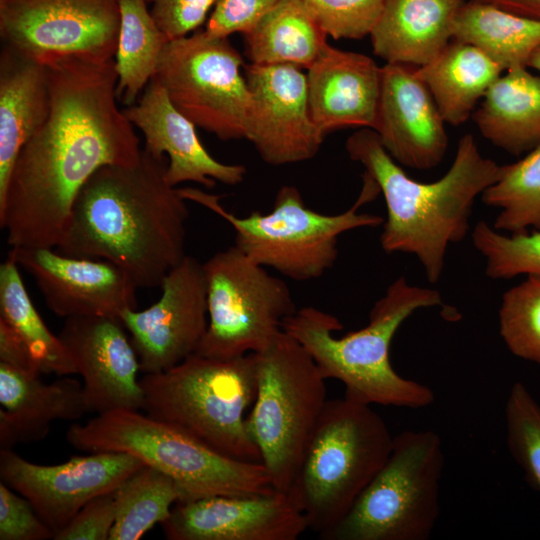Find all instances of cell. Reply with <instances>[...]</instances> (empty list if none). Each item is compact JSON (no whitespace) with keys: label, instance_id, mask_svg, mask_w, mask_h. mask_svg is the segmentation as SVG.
<instances>
[{"label":"cell","instance_id":"cell-13","mask_svg":"<svg viewBox=\"0 0 540 540\" xmlns=\"http://www.w3.org/2000/svg\"><path fill=\"white\" fill-rule=\"evenodd\" d=\"M120 0H0L3 45L34 55L115 57Z\"/></svg>","mask_w":540,"mask_h":540},{"label":"cell","instance_id":"cell-16","mask_svg":"<svg viewBox=\"0 0 540 540\" xmlns=\"http://www.w3.org/2000/svg\"><path fill=\"white\" fill-rule=\"evenodd\" d=\"M251 94L245 139L269 165L312 159L325 136L309 110L306 74L294 65H246Z\"/></svg>","mask_w":540,"mask_h":540},{"label":"cell","instance_id":"cell-42","mask_svg":"<svg viewBox=\"0 0 540 540\" xmlns=\"http://www.w3.org/2000/svg\"><path fill=\"white\" fill-rule=\"evenodd\" d=\"M0 363L22 372L41 375L26 344L2 319H0Z\"/></svg>","mask_w":540,"mask_h":540},{"label":"cell","instance_id":"cell-44","mask_svg":"<svg viewBox=\"0 0 540 540\" xmlns=\"http://www.w3.org/2000/svg\"><path fill=\"white\" fill-rule=\"evenodd\" d=\"M528 67H532L540 71V46L531 55L528 62Z\"/></svg>","mask_w":540,"mask_h":540},{"label":"cell","instance_id":"cell-25","mask_svg":"<svg viewBox=\"0 0 540 540\" xmlns=\"http://www.w3.org/2000/svg\"><path fill=\"white\" fill-rule=\"evenodd\" d=\"M466 0H385L370 37L386 63L423 66L453 37L455 16Z\"/></svg>","mask_w":540,"mask_h":540},{"label":"cell","instance_id":"cell-32","mask_svg":"<svg viewBox=\"0 0 540 540\" xmlns=\"http://www.w3.org/2000/svg\"><path fill=\"white\" fill-rule=\"evenodd\" d=\"M116 520L110 540H137L165 522L185 495L178 483L162 471L144 465L115 489Z\"/></svg>","mask_w":540,"mask_h":540},{"label":"cell","instance_id":"cell-40","mask_svg":"<svg viewBox=\"0 0 540 540\" xmlns=\"http://www.w3.org/2000/svg\"><path fill=\"white\" fill-rule=\"evenodd\" d=\"M116 520L115 490L87 502L54 540H110Z\"/></svg>","mask_w":540,"mask_h":540},{"label":"cell","instance_id":"cell-39","mask_svg":"<svg viewBox=\"0 0 540 540\" xmlns=\"http://www.w3.org/2000/svg\"><path fill=\"white\" fill-rule=\"evenodd\" d=\"M281 0H217L206 25L214 36L249 33Z\"/></svg>","mask_w":540,"mask_h":540},{"label":"cell","instance_id":"cell-9","mask_svg":"<svg viewBox=\"0 0 540 540\" xmlns=\"http://www.w3.org/2000/svg\"><path fill=\"white\" fill-rule=\"evenodd\" d=\"M254 354L257 388L247 428L273 488L288 493L328 401L326 379L306 349L284 331Z\"/></svg>","mask_w":540,"mask_h":540},{"label":"cell","instance_id":"cell-4","mask_svg":"<svg viewBox=\"0 0 540 540\" xmlns=\"http://www.w3.org/2000/svg\"><path fill=\"white\" fill-rule=\"evenodd\" d=\"M442 305L439 291L412 285L401 276L373 305L368 324L337 337L343 325L321 309L305 306L283 322V331L312 356L325 379L345 386V398L366 404L409 409L431 405L435 396L426 385L399 375L390 362L397 330L419 309Z\"/></svg>","mask_w":540,"mask_h":540},{"label":"cell","instance_id":"cell-2","mask_svg":"<svg viewBox=\"0 0 540 540\" xmlns=\"http://www.w3.org/2000/svg\"><path fill=\"white\" fill-rule=\"evenodd\" d=\"M168 159L142 149L130 164L99 168L77 195L57 251L122 268L155 288L185 257L189 209L167 179Z\"/></svg>","mask_w":540,"mask_h":540},{"label":"cell","instance_id":"cell-20","mask_svg":"<svg viewBox=\"0 0 540 540\" xmlns=\"http://www.w3.org/2000/svg\"><path fill=\"white\" fill-rule=\"evenodd\" d=\"M444 123L415 66L386 63L381 67L374 131L398 164L428 170L441 163L448 148Z\"/></svg>","mask_w":540,"mask_h":540},{"label":"cell","instance_id":"cell-23","mask_svg":"<svg viewBox=\"0 0 540 540\" xmlns=\"http://www.w3.org/2000/svg\"><path fill=\"white\" fill-rule=\"evenodd\" d=\"M40 376L0 363V449L43 440L54 421L88 412L79 380L66 375L45 383Z\"/></svg>","mask_w":540,"mask_h":540},{"label":"cell","instance_id":"cell-17","mask_svg":"<svg viewBox=\"0 0 540 540\" xmlns=\"http://www.w3.org/2000/svg\"><path fill=\"white\" fill-rule=\"evenodd\" d=\"M8 257L31 275L48 308L57 316L119 317L136 309L132 278L102 259L65 255L52 248H11Z\"/></svg>","mask_w":540,"mask_h":540},{"label":"cell","instance_id":"cell-15","mask_svg":"<svg viewBox=\"0 0 540 540\" xmlns=\"http://www.w3.org/2000/svg\"><path fill=\"white\" fill-rule=\"evenodd\" d=\"M161 296L150 307L126 309L120 319L130 334L140 371H166L194 354L207 330L203 263L186 257L163 278Z\"/></svg>","mask_w":540,"mask_h":540},{"label":"cell","instance_id":"cell-34","mask_svg":"<svg viewBox=\"0 0 540 540\" xmlns=\"http://www.w3.org/2000/svg\"><path fill=\"white\" fill-rule=\"evenodd\" d=\"M471 237L475 249L484 258L489 278L540 277V231L507 234L479 221Z\"/></svg>","mask_w":540,"mask_h":540},{"label":"cell","instance_id":"cell-1","mask_svg":"<svg viewBox=\"0 0 540 540\" xmlns=\"http://www.w3.org/2000/svg\"><path fill=\"white\" fill-rule=\"evenodd\" d=\"M50 80V111L19 152L0 196V226L11 248H55L87 180L109 164L141 155L133 124L117 105L115 60L40 56Z\"/></svg>","mask_w":540,"mask_h":540},{"label":"cell","instance_id":"cell-41","mask_svg":"<svg viewBox=\"0 0 540 540\" xmlns=\"http://www.w3.org/2000/svg\"><path fill=\"white\" fill-rule=\"evenodd\" d=\"M150 13L169 40L189 35L199 28L217 0H146Z\"/></svg>","mask_w":540,"mask_h":540},{"label":"cell","instance_id":"cell-5","mask_svg":"<svg viewBox=\"0 0 540 540\" xmlns=\"http://www.w3.org/2000/svg\"><path fill=\"white\" fill-rule=\"evenodd\" d=\"M141 410L216 452L261 462L246 423L257 388L254 353L216 359L194 353L161 372L145 373Z\"/></svg>","mask_w":540,"mask_h":540},{"label":"cell","instance_id":"cell-8","mask_svg":"<svg viewBox=\"0 0 540 540\" xmlns=\"http://www.w3.org/2000/svg\"><path fill=\"white\" fill-rule=\"evenodd\" d=\"M66 440L85 452H123L136 456L145 465L172 477L184 492L185 501L275 490L261 462L226 457L139 410L97 414L84 424L71 425Z\"/></svg>","mask_w":540,"mask_h":540},{"label":"cell","instance_id":"cell-21","mask_svg":"<svg viewBox=\"0 0 540 540\" xmlns=\"http://www.w3.org/2000/svg\"><path fill=\"white\" fill-rule=\"evenodd\" d=\"M145 139L144 150L168 159L167 179L173 186L195 182L213 188L216 182L237 185L246 168L225 164L211 156L200 142L196 126L171 103L164 87L153 77L139 99L123 109Z\"/></svg>","mask_w":540,"mask_h":540},{"label":"cell","instance_id":"cell-19","mask_svg":"<svg viewBox=\"0 0 540 540\" xmlns=\"http://www.w3.org/2000/svg\"><path fill=\"white\" fill-rule=\"evenodd\" d=\"M161 526L169 540H296L308 529L288 493L277 490L178 502Z\"/></svg>","mask_w":540,"mask_h":540},{"label":"cell","instance_id":"cell-30","mask_svg":"<svg viewBox=\"0 0 540 540\" xmlns=\"http://www.w3.org/2000/svg\"><path fill=\"white\" fill-rule=\"evenodd\" d=\"M120 29L115 53L118 100L127 106L139 99L155 76L170 41L154 21L146 0H120Z\"/></svg>","mask_w":540,"mask_h":540},{"label":"cell","instance_id":"cell-31","mask_svg":"<svg viewBox=\"0 0 540 540\" xmlns=\"http://www.w3.org/2000/svg\"><path fill=\"white\" fill-rule=\"evenodd\" d=\"M10 257L0 265V319L23 340L41 374H77L75 363L58 335H54L34 307Z\"/></svg>","mask_w":540,"mask_h":540},{"label":"cell","instance_id":"cell-6","mask_svg":"<svg viewBox=\"0 0 540 540\" xmlns=\"http://www.w3.org/2000/svg\"><path fill=\"white\" fill-rule=\"evenodd\" d=\"M393 440L371 405L327 401L288 491L308 529L321 536L347 515L388 459Z\"/></svg>","mask_w":540,"mask_h":540},{"label":"cell","instance_id":"cell-12","mask_svg":"<svg viewBox=\"0 0 540 540\" xmlns=\"http://www.w3.org/2000/svg\"><path fill=\"white\" fill-rule=\"evenodd\" d=\"M243 59L228 38L206 30L170 40L155 78L186 118L222 141L245 139L251 94Z\"/></svg>","mask_w":540,"mask_h":540},{"label":"cell","instance_id":"cell-26","mask_svg":"<svg viewBox=\"0 0 540 540\" xmlns=\"http://www.w3.org/2000/svg\"><path fill=\"white\" fill-rule=\"evenodd\" d=\"M484 138L498 148L521 155L540 144V76L517 67L489 87L473 114Z\"/></svg>","mask_w":540,"mask_h":540},{"label":"cell","instance_id":"cell-3","mask_svg":"<svg viewBox=\"0 0 540 540\" xmlns=\"http://www.w3.org/2000/svg\"><path fill=\"white\" fill-rule=\"evenodd\" d=\"M345 148L383 194L387 218L380 235L382 249L415 256L427 280L438 282L448 247L466 237L474 202L499 179L502 165L484 157L471 134L461 137L449 170L431 183L410 178L373 129L350 135Z\"/></svg>","mask_w":540,"mask_h":540},{"label":"cell","instance_id":"cell-18","mask_svg":"<svg viewBox=\"0 0 540 540\" xmlns=\"http://www.w3.org/2000/svg\"><path fill=\"white\" fill-rule=\"evenodd\" d=\"M119 317L72 316L58 334L83 379L88 412L141 410L137 353Z\"/></svg>","mask_w":540,"mask_h":540},{"label":"cell","instance_id":"cell-7","mask_svg":"<svg viewBox=\"0 0 540 540\" xmlns=\"http://www.w3.org/2000/svg\"><path fill=\"white\" fill-rule=\"evenodd\" d=\"M180 194L222 217L234 230L235 246L253 261L295 281L319 279L336 262L339 236L358 228L377 227L382 217L359 212L380 193L375 181L363 175V188L346 211L323 214L307 207L293 185L282 186L268 213L253 211L239 217L227 211L220 197L195 188Z\"/></svg>","mask_w":540,"mask_h":540},{"label":"cell","instance_id":"cell-43","mask_svg":"<svg viewBox=\"0 0 540 540\" xmlns=\"http://www.w3.org/2000/svg\"><path fill=\"white\" fill-rule=\"evenodd\" d=\"M490 4L509 13L540 21V0H472Z\"/></svg>","mask_w":540,"mask_h":540},{"label":"cell","instance_id":"cell-11","mask_svg":"<svg viewBox=\"0 0 540 540\" xmlns=\"http://www.w3.org/2000/svg\"><path fill=\"white\" fill-rule=\"evenodd\" d=\"M208 326L195 353L230 359L267 348L296 312L286 282L235 245L203 263Z\"/></svg>","mask_w":540,"mask_h":540},{"label":"cell","instance_id":"cell-10","mask_svg":"<svg viewBox=\"0 0 540 540\" xmlns=\"http://www.w3.org/2000/svg\"><path fill=\"white\" fill-rule=\"evenodd\" d=\"M442 440L433 430L394 436L381 469L325 540H426L440 514Z\"/></svg>","mask_w":540,"mask_h":540},{"label":"cell","instance_id":"cell-33","mask_svg":"<svg viewBox=\"0 0 540 540\" xmlns=\"http://www.w3.org/2000/svg\"><path fill=\"white\" fill-rule=\"evenodd\" d=\"M481 197L499 211L492 225L496 230L540 231V144L517 162L502 165L499 179Z\"/></svg>","mask_w":540,"mask_h":540},{"label":"cell","instance_id":"cell-22","mask_svg":"<svg viewBox=\"0 0 540 540\" xmlns=\"http://www.w3.org/2000/svg\"><path fill=\"white\" fill-rule=\"evenodd\" d=\"M381 67L361 53L328 43L306 74L311 118L326 134L344 128H375Z\"/></svg>","mask_w":540,"mask_h":540},{"label":"cell","instance_id":"cell-27","mask_svg":"<svg viewBox=\"0 0 540 540\" xmlns=\"http://www.w3.org/2000/svg\"><path fill=\"white\" fill-rule=\"evenodd\" d=\"M504 70L475 46L451 40L431 62L416 67L445 122L464 124Z\"/></svg>","mask_w":540,"mask_h":540},{"label":"cell","instance_id":"cell-28","mask_svg":"<svg viewBox=\"0 0 540 540\" xmlns=\"http://www.w3.org/2000/svg\"><path fill=\"white\" fill-rule=\"evenodd\" d=\"M452 39L475 46L503 70L528 67L540 46V21L466 0L455 16Z\"/></svg>","mask_w":540,"mask_h":540},{"label":"cell","instance_id":"cell-35","mask_svg":"<svg viewBox=\"0 0 540 540\" xmlns=\"http://www.w3.org/2000/svg\"><path fill=\"white\" fill-rule=\"evenodd\" d=\"M498 318L508 350L540 366V277L526 276L508 289L502 295Z\"/></svg>","mask_w":540,"mask_h":540},{"label":"cell","instance_id":"cell-29","mask_svg":"<svg viewBox=\"0 0 540 540\" xmlns=\"http://www.w3.org/2000/svg\"><path fill=\"white\" fill-rule=\"evenodd\" d=\"M245 36L246 52L258 65L309 68L327 35L300 0H281Z\"/></svg>","mask_w":540,"mask_h":540},{"label":"cell","instance_id":"cell-37","mask_svg":"<svg viewBox=\"0 0 540 540\" xmlns=\"http://www.w3.org/2000/svg\"><path fill=\"white\" fill-rule=\"evenodd\" d=\"M327 36L361 39L370 36L385 0H300Z\"/></svg>","mask_w":540,"mask_h":540},{"label":"cell","instance_id":"cell-24","mask_svg":"<svg viewBox=\"0 0 540 540\" xmlns=\"http://www.w3.org/2000/svg\"><path fill=\"white\" fill-rule=\"evenodd\" d=\"M50 80L44 60L3 45L0 55V196L22 147L50 111Z\"/></svg>","mask_w":540,"mask_h":540},{"label":"cell","instance_id":"cell-36","mask_svg":"<svg viewBox=\"0 0 540 540\" xmlns=\"http://www.w3.org/2000/svg\"><path fill=\"white\" fill-rule=\"evenodd\" d=\"M505 421L508 450L526 482L540 492V403L522 382L509 390Z\"/></svg>","mask_w":540,"mask_h":540},{"label":"cell","instance_id":"cell-38","mask_svg":"<svg viewBox=\"0 0 540 540\" xmlns=\"http://www.w3.org/2000/svg\"><path fill=\"white\" fill-rule=\"evenodd\" d=\"M31 502L0 481V540L53 539Z\"/></svg>","mask_w":540,"mask_h":540},{"label":"cell","instance_id":"cell-14","mask_svg":"<svg viewBox=\"0 0 540 540\" xmlns=\"http://www.w3.org/2000/svg\"><path fill=\"white\" fill-rule=\"evenodd\" d=\"M144 465L123 452H91L57 465H40L12 448L0 449L1 481L31 502L54 537L87 502L115 490Z\"/></svg>","mask_w":540,"mask_h":540}]
</instances>
